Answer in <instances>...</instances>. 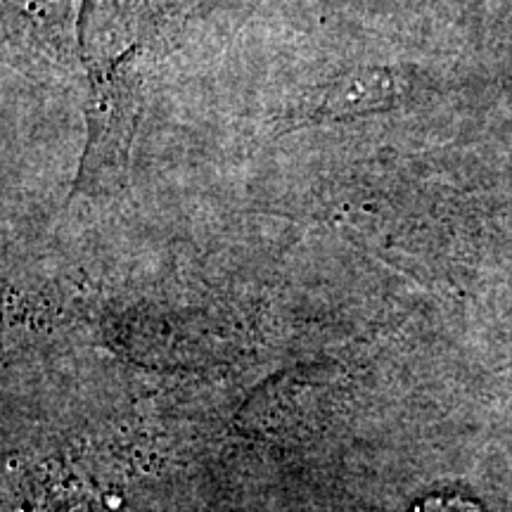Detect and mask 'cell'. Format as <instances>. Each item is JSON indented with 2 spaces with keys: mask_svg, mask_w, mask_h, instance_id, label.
<instances>
[{
  "mask_svg": "<svg viewBox=\"0 0 512 512\" xmlns=\"http://www.w3.org/2000/svg\"><path fill=\"white\" fill-rule=\"evenodd\" d=\"M413 512H484L477 503L463 496H432L415 505Z\"/></svg>",
  "mask_w": 512,
  "mask_h": 512,
  "instance_id": "2",
  "label": "cell"
},
{
  "mask_svg": "<svg viewBox=\"0 0 512 512\" xmlns=\"http://www.w3.org/2000/svg\"><path fill=\"white\" fill-rule=\"evenodd\" d=\"M396 95L399 83L389 69H361L316 88L299 107V117L304 121L363 117L392 107Z\"/></svg>",
  "mask_w": 512,
  "mask_h": 512,
  "instance_id": "1",
  "label": "cell"
}]
</instances>
